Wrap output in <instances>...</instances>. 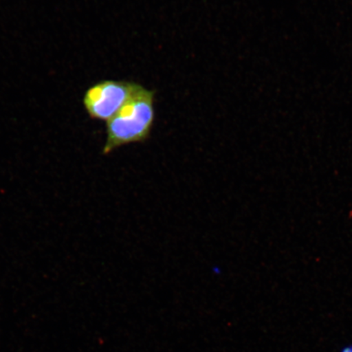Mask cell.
I'll list each match as a JSON object with an SVG mask.
<instances>
[{"label": "cell", "mask_w": 352, "mask_h": 352, "mask_svg": "<svg viewBox=\"0 0 352 352\" xmlns=\"http://www.w3.org/2000/svg\"><path fill=\"white\" fill-rule=\"evenodd\" d=\"M154 98L155 91L142 87L116 116L107 122L104 155L123 145L145 142L149 139L155 120Z\"/></svg>", "instance_id": "6da1fadb"}, {"label": "cell", "mask_w": 352, "mask_h": 352, "mask_svg": "<svg viewBox=\"0 0 352 352\" xmlns=\"http://www.w3.org/2000/svg\"><path fill=\"white\" fill-rule=\"evenodd\" d=\"M143 86L134 82L101 80L87 88L82 102L91 120L108 122Z\"/></svg>", "instance_id": "7a4b0ae2"}, {"label": "cell", "mask_w": 352, "mask_h": 352, "mask_svg": "<svg viewBox=\"0 0 352 352\" xmlns=\"http://www.w3.org/2000/svg\"><path fill=\"white\" fill-rule=\"evenodd\" d=\"M342 352H352V346L345 347Z\"/></svg>", "instance_id": "3957f363"}]
</instances>
